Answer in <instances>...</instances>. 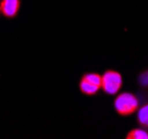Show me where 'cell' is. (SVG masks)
<instances>
[{
  "label": "cell",
  "mask_w": 148,
  "mask_h": 139,
  "mask_svg": "<svg viewBox=\"0 0 148 139\" xmlns=\"http://www.w3.org/2000/svg\"><path fill=\"white\" fill-rule=\"evenodd\" d=\"M147 76H148V75H147Z\"/></svg>",
  "instance_id": "7"
},
{
  "label": "cell",
  "mask_w": 148,
  "mask_h": 139,
  "mask_svg": "<svg viewBox=\"0 0 148 139\" xmlns=\"http://www.w3.org/2000/svg\"><path fill=\"white\" fill-rule=\"evenodd\" d=\"M139 106L138 98L132 92H121L119 94L114 103V107L120 116H130L137 111Z\"/></svg>",
  "instance_id": "1"
},
{
  "label": "cell",
  "mask_w": 148,
  "mask_h": 139,
  "mask_svg": "<svg viewBox=\"0 0 148 139\" xmlns=\"http://www.w3.org/2000/svg\"><path fill=\"white\" fill-rule=\"evenodd\" d=\"M137 120L141 127L148 128V103L139 108L137 114Z\"/></svg>",
  "instance_id": "5"
},
{
  "label": "cell",
  "mask_w": 148,
  "mask_h": 139,
  "mask_svg": "<svg viewBox=\"0 0 148 139\" xmlns=\"http://www.w3.org/2000/svg\"><path fill=\"white\" fill-rule=\"evenodd\" d=\"M127 139H148V131L141 129V128H136L133 129L127 134Z\"/></svg>",
  "instance_id": "6"
},
{
  "label": "cell",
  "mask_w": 148,
  "mask_h": 139,
  "mask_svg": "<svg viewBox=\"0 0 148 139\" xmlns=\"http://www.w3.org/2000/svg\"><path fill=\"white\" fill-rule=\"evenodd\" d=\"M20 9V0H1L0 12L7 18H15Z\"/></svg>",
  "instance_id": "4"
},
{
  "label": "cell",
  "mask_w": 148,
  "mask_h": 139,
  "mask_svg": "<svg viewBox=\"0 0 148 139\" xmlns=\"http://www.w3.org/2000/svg\"><path fill=\"white\" fill-rule=\"evenodd\" d=\"M79 88L84 95L94 96L101 89V76L99 73H85L79 82Z\"/></svg>",
  "instance_id": "3"
},
{
  "label": "cell",
  "mask_w": 148,
  "mask_h": 139,
  "mask_svg": "<svg viewBox=\"0 0 148 139\" xmlns=\"http://www.w3.org/2000/svg\"><path fill=\"white\" fill-rule=\"evenodd\" d=\"M123 86V77L118 71L107 70L101 76V89L107 95H116Z\"/></svg>",
  "instance_id": "2"
}]
</instances>
